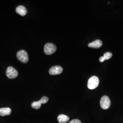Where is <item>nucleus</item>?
<instances>
[{"label":"nucleus","mask_w":123,"mask_h":123,"mask_svg":"<svg viewBox=\"0 0 123 123\" xmlns=\"http://www.w3.org/2000/svg\"><path fill=\"white\" fill-rule=\"evenodd\" d=\"M99 83L98 78L96 76H92L88 81V87L90 89H94L98 86Z\"/></svg>","instance_id":"nucleus-1"},{"label":"nucleus","mask_w":123,"mask_h":123,"mask_svg":"<svg viewBox=\"0 0 123 123\" xmlns=\"http://www.w3.org/2000/svg\"><path fill=\"white\" fill-rule=\"evenodd\" d=\"M56 46L52 43H47L44 46V53L47 55L52 54L56 52Z\"/></svg>","instance_id":"nucleus-2"},{"label":"nucleus","mask_w":123,"mask_h":123,"mask_svg":"<svg viewBox=\"0 0 123 123\" xmlns=\"http://www.w3.org/2000/svg\"><path fill=\"white\" fill-rule=\"evenodd\" d=\"M17 57L20 61L23 63H26L28 61V55L25 50H20L17 54Z\"/></svg>","instance_id":"nucleus-3"},{"label":"nucleus","mask_w":123,"mask_h":123,"mask_svg":"<svg viewBox=\"0 0 123 123\" xmlns=\"http://www.w3.org/2000/svg\"><path fill=\"white\" fill-rule=\"evenodd\" d=\"M100 104L101 108L103 110L108 109L110 108L111 105V102L110 98L105 95L103 96L101 98Z\"/></svg>","instance_id":"nucleus-4"},{"label":"nucleus","mask_w":123,"mask_h":123,"mask_svg":"<svg viewBox=\"0 0 123 123\" xmlns=\"http://www.w3.org/2000/svg\"><path fill=\"white\" fill-rule=\"evenodd\" d=\"M6 74L10 79H13L18 77V72L12 67H9L6 69Z\"/></svg>","instance_id":"nucleus-5"},{"label":"nucleus","mask_w":123,"mask_h":123,"mask_svg":"<svg viewBox=\"0 0 123 123\" xmlns=\"http://www.w3.org/2000/svg\"><path fill=\"white\" fill-rule=\"evenodd\" d=\"M63 71V69L61 66H53L49 70V73L52 75H56L61 74Z\"/></svg>","instance_id":"nucleus-6"},{"label":"nucleus","mask_w":123,"mask_h":123,"mask_svg":"<svg viewBox=\"0 0 123 123\" xmlns=\"http://www.w3.org/2000/svg\"><path fill=\"white\" fill-rule=\"evenodd\" d=\"M102 42L100 40H96L92 43H90L88 44V46L89 48L93 49H99L102 46Z\"/></svg>","instance_id":"nucleus-7"},{"label":"nucleus","mask_w":123,"mask_h":123,"mask_svg":"<svg viewBox=\"0 0 123 123\" xmlns=\"http://www.w3.org/2000/svg\"><path fill=\"white\" fill-rule=\"evenodd\" d=\"M16 11L17 13L22 16H25L27 12L26 8L23 6H18L17 7Z\"/></svg>","instance_id":"nucleus-8"},{"label":"nucleus","mask_w":123,"mask_h":123,"mask_svg":"<svg viewBox=\"0 0 123 123\" xmlns=\"http://www.w3.org/2000/svg\"><path fill=\"white\" fill-rule=\"evenodd\" d=\"M69 120V117L64 114H60L57 117V120L59 123H66Z\"/></svg>","instance_id":"nucleus-9"},{"label":"nucleus","mask_w":123,"mask_h":123,"mask_svg":"<svg viewBox=\"0 0 123 123\" xmlns=\"http://www.w3.org/2000/svg\"><path fill=\"white\" fill-rule=\"evenodd\" d=\"M12 113V110L9 108H3L0 109V115L5 116V115H9Z\"/></svg>","instance_id":"nucleus-10"},{"label":"nucleus","mask_w":123,"mask_h":123,"mask_svg":"<svg viewBox=\"0 0 123 123\" xmlns=\"http://www.w3.org/2000/svg\"><path fill=\"white\" fill-rule=\"evenodd\" d=\"M112 55H112V53L107 52L104 54L103 56L100 57L99 60L100 62H102L105 61V60H107L110 59L112 57Z\"/></svg>","instance_id":"nucleus-11"},{"label":"nucleus","mask_w":123,"mask_h":123,"mask_svg":"<svg viewBox=\"0 0 123 123\" xmlns=\"http://www.w3.org/2000/svg\"><path fill=\"white\" fill-rule=\"evenodd\" d=\"M41 105H42V104L41 103L40 101L33 102L31 105V107L36 110L39 109L41 107Z\"/></svg>","instance_id":"nucleus-12"},{"label":"nucleus","mask_w":123,"mask_h":123,"mask_svg":"<svg viewBox=\"0 0 123 123\" xmlns=\"http://www.w3.org/2000/svg\"><path fill=\"white\" fill-rule=\"evenodd\" d=\"M39 101L42 104H46L49 101V98L47 97L44 96L42 97Z\"/></svg>","instance_id":"nucleus-13"},{"label":"nucleus","mask_w":123,"mask_h":123,"mask_svg":"<svg viewBox=\"0 0 123 123\" xmlns=\"http://www.w3.org/2000/svg\"><path fill=\"white\" fill-rule=\"evenodd\" d=\"M69 123H82L81 121L79 120V119H74L71 121Z\"/></svg>","instance_id":"nucleus-14"}]
</instances>
